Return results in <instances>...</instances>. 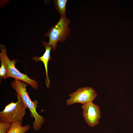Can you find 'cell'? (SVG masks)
<instances>
[{
	"label": "cell",
	"instance_id": "cell-5",
	"mask_svg": "<svg viewBox=\"0 0 133 133\" xmlns=\"http://www.w3.org/2000/svg\"><path fill=\"white\" fill-rule=\"evenodd\" d=\"M97 95L96 91L93 88L89 87H82L69 95L70 98L67 100L66 104L68 106L77 103L84 105L93 102Z\"/></svg>",
	"mask_w": 133,
	"mask_h": 133
},
{
	"label": "cell",
	"instance_id": "cell-2",
	"mask_svg": "<svg viewBox=\"0 0 133 133\" xmlns=\"http://www.w3.org/2000/svg\"><path fill=\"white\" fill-rule=\"evenodd\" d=\"M16 96V102H12L0 112V122L11 124L16 122L22 123L27 107L20 97L17 95Z\"/></svg>",
	"mask_w": 133,
	"mask_h": 133
},
{
	"label": "cell",
	"instance_id": "cell-6",
	"mask_svg": "<svg viewBox=\"0 0 133 133\" xmlns=\"http://www.w3.org/2000/svg\"><path fill=\"white\" fill-rule=\"evenodd\" d=\"M81 108L83 116L88 125L94 127L99 124L101 117L99 106L91 102L83 105Z\"/></svg>",
	"mask_w": 133,
	"mask_h": 133
},
{
	"label": "cell",
	"instance_id": "cell-4",
	"mask_svg": "<svg viewBox=\"0 0 133 133\" xmlns=\"http://www.w3.org/2000/svg\"><path fill=\"white\" fill-rule=\"evenodd\" d=\"M1 52L0 57L4 60L7 69V74L5 79L12 77L20 80L26 83L35 89H38V84L35 80L29 78L26 74L21 73L16 67L15 64L17 62L16 60H10L7 56V50L5 46L0 45Z\"/></svg>",
	"mask_w": 133,
	"mask_h": 133
},
{
	"label": "cell",
	"instance_id": "cell-11",
	"mask_svg": "<svg viewBox=\"0 0 133 133\" xmlns=\"http://www.w3.org/2000/svg\"><path fill=\"white\" fill-rule=\"evenodd\" d=\"M12 124L0 122V133H7L11 126Z\"/></svg>",
	"mask_w": 133,
	"mask_h": 133
},
{
	"label": "cell",
	"instance_id": "cell-9",
	"mask_svg": "<svg viewBox=\"0 0 133 133\" xmlns=\"http://www.w3.org/2000/svg\"><path fill=\"white\" fill-rule=\"evenodd\" d=\"M56 9L61 15V17H65L66 7L67 0H53Z\"/></svg>",
	"mask_w": 133,
	"mask_h": 133
},
{
	"label": "cell",
	"instance_id": "cell-3",
	"mask_svg": "<svg viewBox=\"0 0 133 133\" xmlns=\"http://www.w3.org/2000/svg\"><path fill=\"white\" fill-rule=\"evenodd\" d=\"M70 22L69 19L61 17L56 24L52 26L45 34V36L49 37L48 44L51 46L53 51L56 48L58 42L63 43L68 37L70 32L68 27Z\"/></svg>",
	"mask_w": 133,
	"mask_h": 133
},
{
	"label": "cell",
	"instance_id": "cell-8",
	"mask_svg": "<svg viewBox=\"0 0 133 133\" xmlns=\"http://www.w3.org/2000/svg\"><path fill=\"white\" fill-rule=\"evenodd\" d=\"M22 123L16 122L12 124L10 129L7 133H25L30 128L29 125L22 126Z\"/></svg>",
	"mask_w": 133,
	"mask_h": 133
},
{
	"label": "cell",
	"instance_id": "cell-1",
	"mask_svg": "<svg viewBox=\"0 0 133 133\" xmlns=\"http://www.w3.org/2000/svg\"><path fill=\"white\" fill-rule=\"evenodd\" d=\"M11 85L17 95L20 97L24 104L29 109L31 116L34 118V120L32 124L33 129L36 131L40 130L44 123L45 119L36 111L37 101H33L31 100L26 90L27 84L21 80L15 79L11 82Z\"/></svg>",
	"mask_w": 133,
	"mask_h": 133
},
{
	"label": "cell",
	"instance_id": "cell-7",
	"mask_svg": "<svg viewBox=\"0 0 133 133\" xmlns=\"http://www.w3.org/2000/svg\"><path fill=\"white\" fill-rule=\"evenodd\" d=\"M42 44L45 49V52L42 56L40 57L34 56L33 58V59L36 61H41L43 63L46 73V85L47 88H49L50 83L48 74V66L49 61L51 59L50 54L52 47L51 46L49 45L47 42L43 41L42 42Z\"/></svg>",
	"mask_w": 133,
	"mask_h": 133
},
{
	"label": "cell",
	"instance_id": "cell-10",
	"mask_svg": "<svg viewBox=\"0 0 133 133\" xmlns=\"http://www.w3.org/2000/svg\"><path fill=\"white\" fill-rule=\"evenodd\" d=\"M1 66L0 67V79H5L7 74V69L5 62L3 59L0 57Z\"/></svg>",
	"mask_w": 133,
	"mask_h": 133
}]
</instances>
